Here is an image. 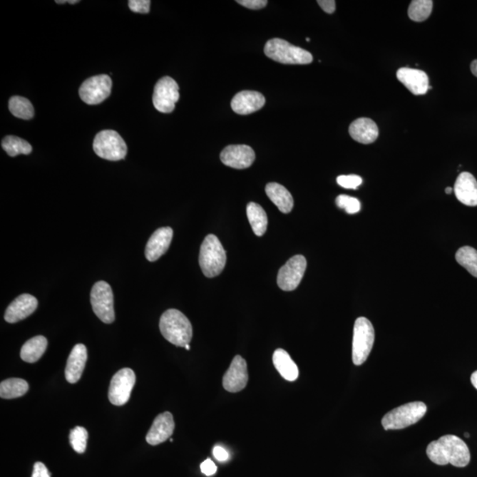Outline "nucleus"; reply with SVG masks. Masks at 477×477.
Returning <instances> with one entry per match:
<instances>
[{
    "label": "nucleus",
    "instance_id": "cd10ccee",
    "mask_svg": "<svg viewBox=\"0 0 477 477\" xmlns=\"http://www.w3.org/2000/svg\"><path fill=\"white\" fill-rule=\"evenodd\" d=\"M2 148L10 157H16L18 155H29L32 153V146L27 140L9 135L2 140Z\"/></svg>",
    "mask_w": 477,
    "mask_h": 477
},
{
    "label": "nucleus",
    "instance_id": "0eeeda50",
    "mask_svg": "<svg viewBox=\"0 0 477 477\" xmlns=\"http://www.w3.org/2000/svg\"><path fill=\"white\" fill-rule=\"evenodd\" d=\"M93 149L98 157L110 161L121 160L128 153L127 144L114 130L99 132L94 139Z\"/></svg>",
    "mask_w": 477,
    "mask_h": 477
},
{
    "label": "nucleus",
    "instance_id": "1a4fd4ad",
    "mask_svg": "<svg viewBox=\"0 0 477 477\" xmlns=\"http://www.w3.org/2000/svg\"><path fill=\"white\" fill-rule=\"evenodd\" d=\"M180 98L179 85L171 77L165 76L159 80L155 86L153 105L158 112L172 113Z\"/></svg>",
    "mask_w": 477,
    "mask_h": 477
},
{
    "label": "nucleus",
    "instance_id": "412c9836",
    "mask_svg": "<svg viewBox=\"0 0 477 477\" xmlns=\"http://www.w3.org/2000/svg\"><path fill=\"white\" fill-rule=\"evenodd\" d=\"M88 353L86 347L83 344H77L73 347L69 354L66 367V379L69 383L76 384L78 382L83 375L85 364H86Z\"/></svg>",
    "mask_w": 477,
    "mask_h": 477
},
{
    "label": "nucleus",
    "instance_id": "a878e982",
    "mask_svg": "<svg viewBox=\"0 0 477 477\" xmlns=\"http://www.w3.org/2000/svg\"><path fill=\"white\" fill-rule=\"evenodd\" d=\"M247 216L251 228L257 236H262L267 230L268 219L265 210L256 202H250L247 206Z\"/></svg>",
    "mask_w": 477,
    "mask_h": 477
},
{
    "label": "nucleus",
    "instance_id": "bb28decb",
    "mask_svg": "<svg viewBox=\"0 0 477 477\" xmlns=\"http://www.w3.org/2000/svg\"><path fill=\"white\" fill-rule=\"evenodd\" d=\"M29 390L27 381L21 379H9L0 384V396L11 399L24 396Z\"/></svg>",
    "mask_w": 477,
    "mask_h": 477
},
{
    "label": "nucleus",
    "instance_id": "4468645a",
    "mask_svg": "<svg viewBox=\"0 0 477 477\" xmlns=\"http://www.w3.org/2000/svg\"><path fill=\"white\" fill-rule=\"evenodd\" d=\"M249 381L247 362L240 356H236L230 367L223 376V386L230 393H238L247 386Z\"/></svg>",
    "mask_w": 477,
    "mask_h": 477
},
{
    "label": "nucleus",
    "instance_id": "f704fd0d",
    "mask_svg": "<svg viewBox=\"0 0 477 477\" xmlns=\"http://www.w3.org/2000/svg\"><path fill=\"white\" fill-rule=\"evenodd\" d=\"M150 0H130L128 6L133 12L148 14L150 12Z\"/></svg>",
    "mask_w": 477,
    "mask_h": 477
},
{
    "label": "nucleus",
    "instance_id": "58836bf2",
    "mask_svg": "<svg viewBox=\"0 0 477 477\" xmlns=\"http://www.w3.org/2000/svg\"><path fill=\"white\" fill-rule=\"evenodd\" d=\"M318 5L327 14H334L336 9V2L334 0H318Z\"/></svg>",
    "mask_w": 477,
    "mask_h": 477
},
{
    "label": "nucleus",
    "instance_id": "72a5a7b5",
    "mask_svg": "<svg viewBox=\"0 0 477 477\" xmlns=\"http://www.w3.org/2000/svg\"><path fill=\"white\" fill-rule=\"evenodd\" d=\"M337 183L340 187L347 190H357L362 183V179L358 175H342L337 178Z\"/></svg>",
    "mask_w": 477,
    "mask_h": 477
},
{
    "label": "nucleus",
    "instance_id": "c85d7f7f",
    "mask_svg": "<svg viewBox=\"0 0 477 477\" xmlns=\"http://www.w3.org/2000/svg\"><path fill=\"white\" fill-rule=\"evenodd\" d=\"M9 110L14 116L22 120H31L34 117V107L29 99L14 96L9 100Z\"/></svg>",
    "mask_w": 477,
    "mask_h": 477
},
{
    "label": "nucleus",
    "instance_id": "f257e3e1",
    "mask_svg": "<svg viewBox=\"0 0 477 477\" xmlns=\"http://www.w3.org/2000/svg\"><path fill=\"white\" fill-rule=\"evenodd\" d=\"M427 456L435 464H452L464 468L471 461V452L466 443L453 435H446L429 443Z\"/></svg>",
    "mask_w": 477,
    "mask_h": 477
},
{
    "label": "nucleus",
    "instance_id": "7c9ffc66",
    "mask_svg": "<svg viewBox=\"0 0 477 477\" xmlns=\"http://www.w3.org/2000/svg\"><path fill=\"white\" fill-rule=\"evenodd\" d=\"M432 7L431 0H414L409 7V16L414 21H426L431 14Z\"/></svg>",
    "mask_w": 477,
    "mask_h": 477
},
{
    "label": "nucleus",
    "instance_id": "de8ad7c7",
    "mask_svg": "<svg viewBox=\"0 0 477 477\" xmlns=\"http://www.w3.org/2000/svg\"><path fill=\"white\" fill-rule=\"evenodd\" d=\"M464 436H465L466 438H468V437H469V434H465Z\"/></svg>",
    "mask_w": 477,
    "mask_h": 477
},
{
    "label": "nucleus",
    "instance_id": "c756f323",
    "mask_svg": "<svg viewBox=\"0 0 477 477\" xmlns=\"http://www.w3.org/2000/svg\"><path fill=\"white\" fill-rule=\"evenodd\" d=\"M456 258L458 264L477 278V250L474 247L469 246L461 247L457 251Z\"/></svg>",
    "mask_w": 477,
    "mask_h": 477
},
{
    "label": "nucleus",
    "instance_id": "ea45409f",
    "mask_svg": "<svg viewBox=\"0 0 477 477\" xmlns=\"http://www.w3.org/2000/svg\"><path fill=\"white\" fill-rule=\"evenodd\" d=\"M213 456L217 458V461L220 462L227 461L229 458V453L224 447L216 446L213 448Z\"/></svg>",
    "mask_w": 477,
    "mask_h": 477
},
{
    "label": "nucleus",
    "instance_id": "a18cd8bd",
    "mask_svg": "<svg viewBox=\"0 0 477 477\" xmlns=\"http://www.w3.org/2000/svg\"><path fill=\"white\" fill-rule=\"evenodd\" d=\"M79 2L80 1H78V0H77V1H73H73H68V3L72 4V5H73V4H76V3H79Z\"/></svg>",
    "mask_w": 477,
    "mask_h": 477
},
{
    "label": "nucleus",
    "instance_id": "f3484780",
    "mask_svg": "<svg viewBox=\"0 0 477 477\" xmlns=\"http://www.w3.org/2000/svg\"><path fill=\"white\" fill-rule=\"evenodd\" d=\"M175 424L173 416L170 412L158 415L146 436L147 442L151 446H158L172 437L175 431Z\"/></svg>",
    "mask_w": 477,
    "mask_h": 477
},
{
    "label": "nucleus",
    "instance_id": "09e8293b",
    "mask_svg": "<svg viewBox=\"0 0 477 477\" xmlns=\"http://www.w3.org/2000/svg\"><path fill=\"white\" fill-rule=\"evenodd\" d=\"M306 40H307V42H309V41H310V39L309 38L306 39Z\"/></svg>",
    "mask_w": 477,
    "mask_h": 477
},
{
    "label": "nucleus",
    "instance_id": "49530a36",
    "mask_svg": "<svg viewBox=\"0 0 477 477\" xmlns=\"http://www.w3.org/2000/svg\"><path fill=\"white\" fill-rule=\"evenodd\" d=\"M56 3H58V4H65V3H68V1H66V0H65V1H58V0H57Z\"/></svg>",
    "mask_w": 477,
    "mask_h": 477
},
{
    "label": "nucleus",
    "instance_id": "f03ea898",
    "mask_svg": "<svg viewBox=\"0 0 477 477\" xmlns=\"http://www.w3.org/2000/svg\"><path fill=\"white\" fill-rule=\"evenodd\" d=\"M159 328L164 338L177 347H185L193 336L190 321L180 310L175 309L166 310L163 314Z\"/></svg>",
    "mask_w": 477,
    "mask_h": 477
},
{
    "label": "nucleus",
    "instance_id": "9b49d317",
    "mask_svg": "<svg viewBox=\"0 0 477 477\" xmlns=\"http://www.w3.org/2000/svg\"><path fill=\"white\" fill-rule=\"evenodd\" d=\"M135 384V372L128 368L120 369L111 381L108 394L110 402L116 406L125 405L130 399Z\"/></svg>",
    "mask_w": 477,
    "mask_h": 477
},
{
    "label": "nucleus",
    "instance_id": "6ab92c4d",
    "mask_svg": "<svg viewBox=\"0 0 477 477\" xmlns=\"http://www.w3.org/2000/svg\"><path fill=\"white\" fill-rule=\"evenodd\" d=\"M173 231L171 227H161L154 232L147 242L145 257L150 262L157 261L166 251L172 242Z\"/></svg>",
    "mask_w": 477,
    "mask_h": 477
},
{
    "label": "nucleus",
    "instance_id": "ddd939ff",
    "mask_svg": "<svg viewBox=\"0 0 477 477\" xmlns=\"http://www.w3.org/2000/svg\"><path fill=\"white\" fill-rule=\"evenodd\" d=\"M256 154L252 148L240 144L225 147L220 154L224 165L235 169H246L252 165Z\"/></svg>",
    "mask_w": 477,
    "mask_h": 477
},
{
    "label": "nucleus",
    "instance_id": "2eb2a0df",
    "mask_svg": "<svg viewBox=\"0 0 477 477\" xmlns=\"http://www.w3.org/2000/svg\"><path fill=\"white\" fill-rule=\"evenodd\" d=\"M39 302L31 294H24L11 302L5 313L7 323L14 324L31 316L38 308Z\"/></svg>",
    "mask_w": 477,
    "mask_h": 477
},
{
    "label": "nucleus",
    "instance_id": "5701e85b",
    "mask_svg": "<svg viewBox=\"0 0 477 477\" xmlns=\"http://www.w3.org/2000/svg\"><path fill=\"white\" fill-rule=\"evenodd\" d=\"M272 361L277 371L284 379L293 382L298 379L299 369L297 365L286 350L277 349L273 353Z\"/></svg>",
    "mask_w": 477,
    "mask_h": 477
},
{
    "label": "nucleus",
    "instance_id": "6e6552de",
    "mask_svg": "<svg viewBox=\"0 0 477 477\" xmlns=\"http://www.w3.org/2000/svg\"><path fill=\"white\" fill-rule=\"evenodd\" d=\"M92 309L100 320L112 324L116 319L112 287L106 281H99L92 287L91 294Z\"/></svg>",
    "mask_w": 477,
    "mask_h": 477
},
{
    "label": "nucleus",
    "instance_id": "9d476101",
    "mask_svg": "<svg viewBox=\"0 0 477 477\" xmlns=\"http://www.w3.org/2000/svg\"><path fill=\"white\" fill-rule=\"evenodd\" d=\"M112 80L107 75L91 77L80 88V98L88 105L94 106L109 98L112 91Z\"/></svg>",
    "mask_w": 477,
    "mask_h": 477
},
{
    "label": "nucleus",
    "instance_id": "b1692460",
    "mask_svg": "<svg viewBox=\"0 0 477 477\" xmlns=\"http://www.w3.org/2000/svg\"><path fill=\"white\" fill-rule=\"evenodd\" d=\"M265 192L281 212L289 213L293 210V197L282 185L275 183H269L265 188Z\"/></svg>",
    "mask_w": 477,
    "mask_h": 477
},
{
    "label": "nucleus",
    "instance_id": "a211bd4d",
    "mask_svg": "<svg viewBox=\"0 0 477 477\" xmlns=\"http://www.w3.org/2000/svg\"><path fill=\"white\" fill-rule=\"evenodd\" d=\"M265 98L257 91H244L236 94L231 102L232 109L240 116H249L264 107Z\"/></svg>",
    "mask_w": 477,
    "mask_h": 477
},
{
    "label": "nucleus",
    "instance_id": "dca6fc26",
    "mask_svg": "<svg viewBox=\"0 0 477 477\" xmlns=\"http://www.w3.org/2000/svg\"><path fill=\"white\" fill-rule=\"evenodd\" d=\"M397 78L412 94L425 95L431 88L429 86L427 73L419 69L401 68L397 71Z\"/></svg>",
    "mask_w": 477,
    "mask_h": 477
},
{
    "label": "nucleus",
    "instance_id": "7ed1b4c3",
    "mask_svg": "<svg viewBox=\"0 0 477 477\" xmlns=\"http://www.w3.org/2000/svg\"><path fill=\"white\" fill-rule=\"evenodd\" d=\"M227 262V254L219 238L213 235L206 236L199 255V265L207 278L219 276Z\"/></svg>",
    "mask_w": 477,
    "mask_h": 477
},
{
    "label": "nucleus",
    "instance_id": "f8f14e48",
    "mask_svg": "<svg viewBox=\"0 0 477 477\" xmlns=\"http://www.w3.org/2000/svg\"><path fill=\"white\" fill-rule=\"evenodd\" d=\"M307 268L306 258L301 255L294 256L286 262L279 271L278 284L283 291L297 289L304 276Z\"/></svg>",
    "mask_w": 477,
    "mask_h": 477
},
{
    "label": "nucleus",
    "instance_id": "393cba45",
    "mask_svg": "<svg viewBox=\"0 0 477 477\" xmlns=\"http://www.w3.org/2000/svg\"><path fill=\"white\" fill-rule=\"evenodd\" d=\"M47 339L43 336H36L29 339L21 350V358L26 362L33 364L43 357L47 349Z\"/></svg>",
    "mask_w": 477,
    "mask_h": 477
},
{
    "label": "nucleus",
    "instance_id": "473e14b6",
    "mask_svg": "<svg viewBox=\"0 0 477 477\" xmlns=\"http://www.w3.org/2000/svg\"><path fill=\"white\" fill-rule=\"evenodd\" d=\"M336 205L340 209L346 210L347 213L356 214L361 210V202L357 198H351L349 195H340L336 198Z\"/></svg>",
    "mask_w": 477,
    "mask_h": 477
},
{
    "label": "nucleus",
    "instance_id": "c9c22d12",
    "mask_svg": "<svg viewBox=\"0 0 477 477\" xmlns=\"http://www.w3.org/2000/svg\"><path fill=\"white\" fill-rule=\"evenodd\" d=\"M237 3L247 7V9L259 10L264 9L267 5L268 1H266V0H239Z\"/></svg>",
    "mask_w": 477,
    "mask_h": 477
},
{
    "label": "nucleus",
    "instance_id": "c03bdc74",
    "mask_svg": "<svg viewBox=\"0 0 477 477\" xmlns=\"http://www.w3.org/2000/svg\"><path fill=\"white\" fill-rule=\"evenodd\" d=\"M185 349H186L187 350H190V344H188V345L185 346Z\"/></svg>",
    "mask_w": 477,
    "mask_h": 477
},
{
    "label": "nucleus",
    "instance_id": "79ce46f5",
    "mask_svg": "<svg viewBox=\"0 0 477 477\" xmlns=\"http://www.w3.org/2000/svg\"><path fill=\"white\" fill-rule=\"evenodd\" d=\"M471 383L477 390V371L473 373L471 376Z\"/></svg>",
    "mask_w": 477,
    "mask_h": 477
},
{
    "label": "nucleus",
    "instance_id": "a19ab883",
    "mask_svg": "<svg viewBox=\"0 0 477 477\" xmlns=\"http://www.w3.org/2000/svg\"><path fill=\"white\" fill-rule=\"evenodd\" d=\"M471 68L473 75L477 77V60L471 63Z\"/></svg>",
    "mask_w": 477,
    "mask_h": 477
},
{
    "label": "nucleus",
    "instance_id": "4c0bfd02",
    "mask_svg": "<svg viewBox=\"0 0 477 477\" xmlns=\"http://www.w3.org/2000/svg\"><path fill=\"white\" fill-rule=\"evenodd\" d=\"M31 477H51V475L46 465L42 463V462H36L34 465Z\"/></svg>",
    "mask_w": 477,
    "mask_h": 477
},
{
    "label": "nucleus",
    "instance_id": "37998d69",
    "mask_svg": "<svg viewBox=\"0 0 477 477\" xmlns=\"http://www.w3.org/2000/svg\"><path fill=\"white\" fill-rule=\"evenodd\" d=\"M453 191V190L452 188L448 187V188H446V193L447 195H450L451 193H452Z\"/></svg>",
    "mask_w": 477,
    "mask_h": 477
},
{
    "label": "nucleus",
    "instance_id": "4be33fe9",
    "mask_svg": "<svg viewBox=\"0 0 477 477\" xmlns=\"http://www.w3.org/2000/svg\"><path fill=\"white\" fill-rule=\"evenodd\" d=\"M349 134L357 142L362 144H371L379 138L378 125L369 118H360L351 123Z\"/></svg>",
    "mask_w": 477,
    "mask_h": 477
},
{
    "label": "nucleus",
    "instance_id": "2f4dec72",
    "mask_svg": "<svg viewBox=\"0 0 477 477\" xmlns=\"http://www.w3.org/2000/svg\"><path fill=\"white\" fill-rule=\"evenodd\" d=\"M88 437V431L83 427L77 426L70 432V443L76 453H83L85 452Z\"/></svg>",
    "mask_w": 477,
    "mask_h": 477
},
{
    "label": "nucleus",
    "instance_id": "423d86ee",
    "mask_svg": "<svg viewBox=\"0 0 477 477\" xmlns=\"http://www.w3.org/2000/svg\"><path fill=\"white\" fill-rule=\"evenodd\" d=\"M375 342V331L371 321L366 317L357 318L354 327L352 358L354 364H364L371 354Z\"/></svg>",
    "mask_w": 477,
    "mask_h": 477
},
{
    "label": "nucleus",
    "instance_id": "e433bc0d",
    "mask_svg": "<svg viewBox=\"0 0 477 477\" xmlns=\"http://www.w3.org/2000/svg\"><path fill=\"white\" fill-rule=\"evenodd\" d=\"M201 471L207 476H213L217 471V468L215 463L210 458H207L206 461H203L201 464Z\"/></svg>",
    "mask_w": 477,
    "mask_h": 477
},
{
    "label": "nucleus",
    "instance_id": "aec40b11",
    "mask_svg": "<svg viewBox=\"0 0 477 477\" xmlns=\"http://www.w3.org/2000/svg\"><path fill=\"white\" fill-rule=\"evenodd\" d=\"M456 198L467 206H477V180L471 173H461L453 188Z\"/></svg>",
    "mask_w": 477,
    "mask_h": 477
},
{
    "label": "nucleus",
    "instance_id": "39448f33",
    "mask_svg": "<svg viewBox=\"0 0 477 477\" xmlns=\"http://www.w3.org/2000/svg\"><path fill=\"white\" fill-rule=\"evenodd\" d=\"M427 412L424 402L406 403L388 412L382 419L384 430H401L419 421Z\"/></svg>",
    "mask_w": 477,
    "mask_h": 477
},
{
    "label": "nucleus",
    "instance_id": "20e7f679",
    "mask_svg": "<svg viewBox=\"0 0 477 477\" xmlns=\"http://www.w3.org/2000/svg\"><path fill=\"white\" fill-rule=\"evenodd\" d=\"M266 56L272 61L288 65H308L313 61L309 51L293 46L286 40L273 39L265 46Z\"/></svg>",
    "mask_w": 477,
    "mask_h": 477
}]
</instances>
